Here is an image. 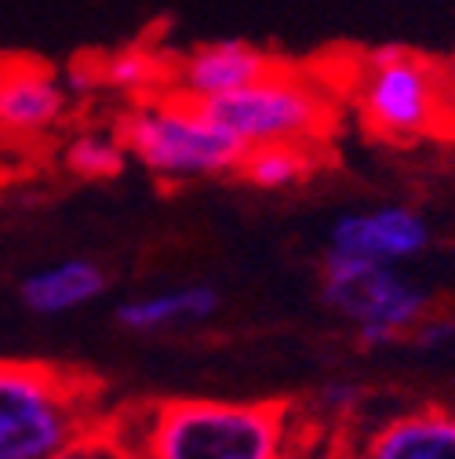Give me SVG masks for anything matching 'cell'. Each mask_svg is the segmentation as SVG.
Listing matches in <instances>:
<instances>
[{
  "mask_svg": "<svg viewBox=\"0 0 455 459\" xmlns=\"http://www.w3.org/2000/svg\"><path fill=\"white\" fill-rule=\"evenodd\" d=\"M109 416L142 459H288L292 412L280 401L164 397Z\"/></svg>",
  "mask_w": 455,
  "mask_h": 459,
  "instance_id": "cell-1",
  "label": "cell"
},
{
  "mask_svg": "<svg viewBox=\"0 0 455 459\" xmlns=\"http://www.w3.org/2000/svg\"><path fill=\"white\" fill-rule=\"evenodd\" d=\"M102 416L95 379L47 361H0V459H51Z\"/></svg>",
  "mask_w": 455,
  "mask_h": 459,
  "instance_id": "cell-2",
  "label": "cell"
},
{
  "mask_svg": "<svg viewBox=\"0 0 455 459\" xmlns=\"http://www.w3.org/2000/svg\"><path fill=\"white\" fill-rule=\"evenodd\" d=\"M117 139L132 160L164 183L230 176L245 157V146L211 117L204 102L176 91L135 99V106L117 121Z\"/></svg>",
  "mask_w": 455,
  "mask_h": 459,
  "instance_id": "cell-3",
  "label": "cell"
},
{
  "mask_svg": "<svg viewBox=\"0 0 455 459\" xmlns=\"http://www.w3.org/2000/svg\"><path fill=\"white\" fill-rule=\"evenodd\" d=\"M208 113L245 150L270 143L313 146L331 121V102L313 77L277 63L259 81L208 102Z\"/></svg>",
  "mask_w": 455,
  "mask_h": 459,
  "instance_id": "cell-4",
  "label": "cell"
},
{
  "mask_svg": "<svg viewBox=\"0 0 455 459\" xmlns=\"http://www.w3.org/2000/svg\"><path fill=\"white\" fill-rule=\"evenodd\" d=\"M321 299L357 328L365 347H390L426 317V292L397 266L328 252L321 263Z\"/></svg>",
  "mask_w": 455,
  "mask_h": 459,
  "instance_id": "cell-5",
  "label": "cell"
},
{
  "mask_svg": "<svg viewBox=\"0 0 455 459\" xmlns=\"http://www.w3.org/2000/svg\"><path fill=\"white\" fill-rule=\"evenodd\" d=\"M357 102L365 125L393 143L419 139L434 132L444 117L441 77L434 74L430 63L416 59L408 48L397 44L368 51Z\"/></svg>",
  "mask_w": 455,
  "mask_h": 459,
  "instance_id": "cell-6",
  "label": "cell"
},
{
  "mask_svg": "<svg viewBox=\"0 0 455 459\" xmlns=\"http://www.w3.org/2000/svg\"><path fill=\"white\" fill-rule=\"evenodd\" d=\"M426 245H430L426 219L401 204L339 215L328 234V252H343V255H357L386 266H401L423 255Z\"/></svg>",
  "mask_w": 455,
  "mask_h": 459,
  "instance_id": "cell-7",
  "label": "cell"
},
{
  "mask_svg": "<svg viewBox=\"0 0 455 459\" xmlns=\"http://www.w3.org/2000/svg\"><path fill=\"white\" fill-rule=\"evenodd\" d=\"M273 66H277V59L266 48H259L252 40L226 37V40H208V44L193 48L190 55H183L172 66V74H167V81H172L176 95L208 106L222 95L259 81Z\"/></svg>",
  "mask_w": 455,
  "mask_h": 459,
  "instance_id": "cell-8",
  "label": "cell"
},
{
  "mask_svg": "<svg viewBox=\"0 0 455 459\" xmlns=\"http://www.w3.org/2000/svg\"><path fill=\"white\" fill-rule=\"evenodd\" d=\"M70 91L63 77L33 59L0 63V135H44L66 117Z\"/></svg>",
  "mask_w": 455,
  "mask_h": 459,
  "instance_id": "cell-9",
  "label": "cell"
},
{
  "mask_svg": "<svg viewBox=\"0 0 455 459\" xmlns=\"http://www.w3.org/2000/svg\"><path fill=\"white\" fill-rule=\"evenodd\" d=\"M357 459H455V412L412 409L368 434Z\"/></svg>",
  "mask_w": 455,
  "mask_h": 459,
  "instance_id": "cell-10",
  "label": "cell"
},
{
  "mask_svg": "<svg viewBox=\"0 0 455 459\" xmlns=\"http://www.w3.org/2000/svg\"><path fill=\"white\" fill-rule=\"evenodd\" d=\"M106 289H109L106 270L95 259L73 255V259L33 270L19 284V299L37 317H63L70 310H81V307L95 303Z\"/></svg>",
  "mask_w": 455,
  "mask_h": 459,
  "instance_id": "cell-11",
  "label": "cell"
},
{
  "mask_svg": "<svg viewBox=\"0 0 455 459\" xmlns=\"http://www.w3.org/2000/svg\"><path fill=\"white\" fill-rule=\"evenodd\" d=\"M215 314H219V292L211 284H179V289H167V292L124 299L117 307V325L135 335H150V332L204 325Z\"/></svg>",
  "mask_w": 455,
  "mask_h": 459,
  "instance_id": "cell-12",
  "label": "cell"
},
{
  "mask_svg": "<svg viewBox=\"0 0 455 459\" xmlns=\"http://www.w3.org/2000/svg\"><path fill=\"white\" fill-rule=\"evenodd\" d=\"M317 168L313 146L299 143H270V146H252L241 157L237 176H245L259 190H288L303 183L310 171Z\"/></svg>",
  "mask_w": 455,
  "mask_h": 459,
  "instance_id": "cell-13",
  "label": "cell"
},
{
  "mask_svg": "<svg viewBox=\"0 0 455 459\" xmlns=\"http://www.w3.org/2000/svg\"><path fill=\"white\" fill-rule=\"evenodd\" d=\"M167 74H172L167 59L157 48H150L146 40L109 51L99 63V81L106 88H117V91L135 95V99L157 95V88H160V81H167Z\"/></svg>",
  "mask_w": 455,
  "mask_h": 459,
  "instance_id": "cell-14",
  "label": "cell"
},
{
  "mask_svg": "<svg viewBox=\"0 0 455 459\" xmlns=\"http://www.w3.org/2000/svg\"><path fill=\"white\" fill-rule=\"evenodd\" d=\"M128 150L117 139V132H81L66 143L63 150V164L70 176L88 179V183H106L117 179L121 171L128 168Z\"/></svg>",
  "mask_w": 455,
  "mask_h": 459,
  "instance_id": "cell-15",
  "label": "cell"
},
{
  "mask_svg": "<svg viewBox=\"0 0 455 459\" xmlns=\"http://www.w3.org/2000/svg\"><path fill=\"white\" fill-rule=\"evenodd\" d=\"M51 459H142L135 441L117 427L109 412L91 423L88 430H81L66 448H59Z\"/></svg>",
  "mask_w": 455,
  "mask_h": 459,
  "instance_id": "cell-16",
  "label": "cell"
},
{
  "mask_svg": "<svg viewBox=\"0 0 455 459\" xmlns=\"http://www.w3.org/2000/svg\"><path fill=\"white\" fill-rule=\"evenodd\" d=\"M361 401H365V390H361L357 383H350V379H331V383H324L321 394H317L321 412H328V416H335V420L354 416V412L361 409Z\"/></svg>",
  "mask_w": 455,
  "mask_h": 459,
  "instance_id": "cell-17",
  "label": "cell"
},
{
  "mask_svg": "<svg viewBox=\"0 0 455 459\" xmlns=\"http://www.w3.org/2000/svg\"><path fill=\"white\" fill-rule=\"evenodd\" d=\"M412 339L419 342V347H444V342L455 339V325L444 321V317H423L412 328Z\"/></svg>",
  "mask_w": 455,
  "mask_h": 459,
  "instance_id": "cell-18",
  "label": "cell"
},
{
  "mask_svg": "<svg viewBox=\"0 0 455 459\" xmlns=\"http://www.w3.org/2000/svg\"><path fill=\"white\" fill-rule=\"evenodd\" d=\"M66 91L70 95H84V91H91L95 84H102L99 81V66H84V63H77V66H70L66 70Z\"/></svg>",
  "mask_w": 455,
  "mask_h": 459,
  "instance_id": "cell-19",
  "label": "cell"
}]
</instances>
